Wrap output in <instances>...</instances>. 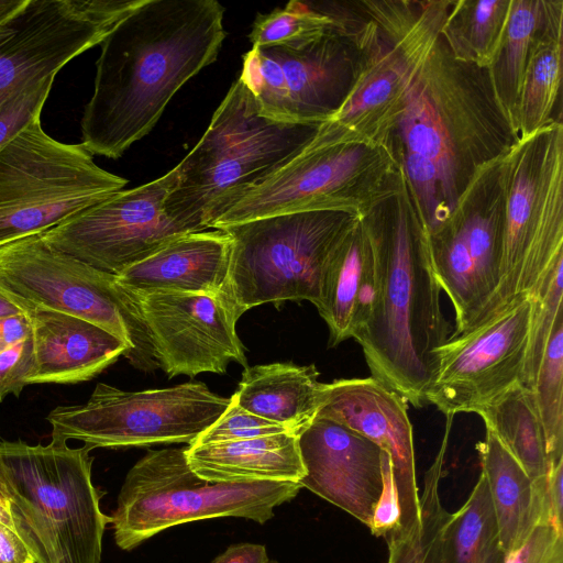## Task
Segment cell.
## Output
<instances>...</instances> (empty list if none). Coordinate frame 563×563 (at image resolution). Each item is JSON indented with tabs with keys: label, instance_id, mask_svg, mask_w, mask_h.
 Listing matches in <instances>:
<instances>
[{
	"label": "cell",
	"instance_id": "25",
	"mask_svg": "<svg viewBox=\"0 0 563 563\" xmlns=\"http://www.w3.org/2000/svg\"><path fill=\"white\" fill-rule=\"evenodd\" d=\"M476 449L488 485L500 547L509 555L523 545L537 526H553L548 474L531 479L488 430Z\"/></svg>",
	"mask_w": 563,
	"mask_h": 563
},
{
	"label": "cell",
	"instance_id": "8",
	"mask_svg": "<svg viewBox=\"0 0 563 563\" xmlns=\"http://www.w3.org/2000/svg\"><path fill=\"white\" fill-rule=\"evenodd\" d=\"M186 446L151 450L128 472L110 516L117 545L130 551L168 528L197 520L240 517L264 523L291 500L300 483H213L188 465Z\"/></svg>",
	"mask_w": 563,
	"mask_h": 563
},
{
	"label": "cell",
	"instance_id": "6",
	"mask_svg": "<svg viewBox=\"0 0 563 563\" xmlns=\"http://www.w3.org/2000/svg\"><path fill=\"white\" fill-rule=\"evenodd\" d=\"M87 445L52 439L0 442V487L14 530L35 563H100L109 516L93 485Z\"/></svg>",
	"mask_w": 563,
	"mask_h": 563
},
{
	"label": "cell",
	"instance_id": "48",
	"mask_svg": "<svg viewBox=\"0 0 563 563\" xmlns=\"http://www.w3.org/2000/svg\"><path fill=\"white\" fill-rule=\"evenodd\" d=\"M18 313L25 312L0 291V318Z\"/></svg>",
	"mask_w": 563,
	"mask_h": 563
},
{
	"label": "cell",
	"instance_id": "36",
	"mask_svg": "<svg viewBox=\"0 0 563 563\" xmlns=\"http://www.w3.org/2000/svg\"><path fill=\"white\" fill-rule=\"evenodd\" d=\"M530 297L528 345L519 384L532 390L555 318L563 309V255L550 266Z\"/></svg>",
	"mask_w": 563,
	"mask_h": 563
},
{
	"label": "cell",
	"instance_id": "19",
	"mask_svg": "<svg viewBox=\"0 0 563 563\" xmlns=\"http://www.w3.org/2000/svg\"><path fill=\"white\" fill-rule=\"evenodd\" d=\"M133 296L159 368L169 378L225 374L231 362L247 367L245 349L235 330L240 316L223 292L155 291Z\"/></svg>",
	"mask_w": 563,
	"mask_h": 563
},
{
	"label": "cell",
	"instance_id": "13",
	"mask_svg": "<svg viewBox=\"0 0 563 563\" xmlns=\"http://www.w3.org/2000/svg\"><path fill=\"white\" fill-rule=\"evenodd\" d=\"M231 404L203 383L140 391L99 383L85 404L58 406L46 420L52 439L78 440L91 450L187 443L214 423Z\"/></svg>",
	"mask_w": 563,
	"mask_h": 563
},
{
	"label": "cell",
	"instance_id": "24",
	"mask_svg": "<svg viewBox=\"0 0 563 563\" xmlns=\"http://www.w3.org/2000/svg\"><path fill=\"white\" fill-rule=\"evenodd\" d=\"M374 285L373 244L364 219L358 218L334 250L323 276L317 309L329 328V346L354 338L365 325Z\"/></svg>",
	"mask_w": 563,
	"mask_h": 563
},
{
	"label": "cell",
	"instance_id": "34",
	"mask_svg": "<svg viewBox=\"0 0 563 563\" xmlns=\"http://www.w3.org/2000/svg\"><path fill=\"white\" fill-rule=\"evenodd\" d=\"M340 27L341 20L322 2L292 0L284 8L257 15L250 41L252 47L296 45L318 40Z\"/></svg>",
	"mask_w": 563,
	"mask_h": 563
},
{
	"label": "cell",
	"instance_id": "40",
	"mask_svg": "<svg viewBox=\"0 0 563 563\" xmlns=\"http://www.w3.org/2000/svg\"><path fill=\"white\" fill-rule=\"evenodd\" d=\"M33 367L32 333L0 351V401L20 396Z\"/></svg>",
	"mask_w": 563,
	"mask_h": 563
},
{
	"label": "cell",
	"instance_id": "5",
	"mask_svg": "<svg viewBox=\"0 0 563 563\" xmlns=\"http://www.w3.org/2000/svg\"><path fill=\"white\" fill-rule=\"evenodd\" d=\"M396 137L398 146L435 166L450 210L475 173L516 141L486 69L455 59L441 36L417 77Z\"/></svg>",
	"mask_w": 563,
	"mask_h": 563
},
{
	"label": "cell",
	"instance_id": "37",
	"mask_svg": "<svg viewBox=\"0 0 563 563\" xmlns=\"http://www.w3.org/2000/svg\"><path fill=\"white\" fill-rule=\"evenodd\" d=\"M394 146V145H393ZM405 173L409 194L419 208L429 232L437 230L450 216L435 166L424 156L395 147Z\"/></svg>",
	"mask_w": 563,
	"mask_h": 563
},
{
	"label": "cell",
	"instance_id": "39",
	"mask_svg": "<svg viewBox=\"0 0 563 563\" xmlns=\"http://www.w3.org/2000/svg\"><path fill=\"white\" fill-rule=\"evenodd\" d=\"M54 80L55 77L43 79L0 109V151L32 120L41 118Z\"/></svg>",
	"mask_w": 563,
	"mask_h": 563
},
{
	"label": "cell",
	"instance_id": "32",
	"mask_svg": "<svg viewBox=\"0 0 563 563\" xmlns=\"http://www.w3.org/2000/svg\"><path fill=\"white\" fill-rule=\"evenodd\" d=\"M506 558L487 481L481 473L467 500L446 521L440 563H506Z\"/></svg>",
	"mask_w": 563,
	"mask_h": 563
},
{
	"label": "cell",
	"instance_id": "15",
	"mask_svg": "<svg viewBox=\"0 0 563 563\" xmlns=\"http://www.w3.org/2000/svg\"><path fill=\"white\" fill-rule=\"evenodd\" d=\"M243 60L239 78L263 115L280 122L321 124L349 92L356 48L346 18L342 27L318 40L252 47Z\"/></svg>",
	"mask_w": 563,
	"mask_h": 563
},
{
	"label": "cell",
	"instance_id": "7",
	"mask_svg": "<svg viewBox=\"0 0 563 563\" xmlns=\"http://www.w3.org/2000/svg\"><path fill=\"white\" fill-rule=\"evenodd\" d=\"M499 166L505 192L500 279L474 327L515 300L531 296L550 266L563 255L561 113L516 140L500 157Z\"/></svg>",
	"mask_w": 563,
	"mask_h": 563
},
{
	"label": "cell",
	"instance_id": "20",
	"mask_svg": "<svg viewBox=\"0 0 563 563\" xmlns=\"http://www.w3.org/2000/svg\"><path fill=\"white\" fill-rule=\"evenodd\" d=\"M317 417L361 433L389 455L400 529L413 527L420 518V501L407 400L372 376L335 379L325 384L324 401Z\"/></svg>",
	"mask_w": 563,
	"mask_h": 563
},
{
	"label": "cell",
	"instance_id": "21",
	"mask_svg": "<svg viewBox=\"0 0 563 563\" xmlns=\"http://www.w3.org/2000/svg\"><path fill=\"white\" fill-rule=\"evenodd\" d=\"M298 444L306 470L301 486L369 528L383 492V450L361 433L320 417L298 434Z\"/></svg>",
	"mask_w": 563,
	"mask_h": 563
},
{
	"label": "cell",
	"instance_id": "33",
	"mask_svg": "<svg viewBox=\"0 0 563 563\" xmlns=\"http://www.w3.org/2000/svg\"><path fill=\"white\" fill-rule=\"evenodd\" d=\"M448 438L449 428L424 475L422 495H419V521L408 530L398 529L384 538L388 545V563H440L443 530L451 515L443 507L439 493Z\"/></svg>",
	"mask_w": 563,
	"mask_h": 563
},
{
	"label": "cell",
	"instance_id": "12",
	"mask_svg": "<svg viewBox=\"0 0 563 563\" xmlns=\"http://www.w3.org/2000/svg\"><path fill=\"white\" fill-rule=\"evenodd\" d=\"M128 180L99 167L80 143L32 120L0 151V246L41 234L120 191Z\"/></svg>",
	"mask_w": 563,
	"mask_h": 563
},
{
	"label": "cell",
	"instance_id": "53",
	"mask_svg": "<svg viewBox=\"0 0 563 563\" xmlns=\"http://www.w3.org/2000/svg\"><path fill=\"white\" fill-rule=\"evenodd\" d=\"M5 347L1 342H0V351Z\"/></svg>",
	"mask_w": 563,
	"mask_h": 563
},
{
	"label": "cell",
	"instance_id": "47",
	"mask_svg": "<svg viewBox=\"0 0 563 563\" xmlns=\"http://www.w3.org/2000/svg\"><path fill=\"white\" fill-rule=\"evenodd\" d=\"M27 3V0H0V25L11 21Z\"/></svg>",
	"mask_w": 563,
	"mask_h": 563
},
{
	"label": "cell",
	"instance_id": "29",
	"mask_svg": "<svg viewBox=\"0 0 563 563\" xmlns=\"http://www.w3.org/2000/svg\"><path fill=\"white\" fill-rule=\"evenodd\" d=\"M544 10L545 0H511L503 37L486 68L495 102L515 139L525 71Z\"/></svg>",
	"mask_w": 563,
	"mask_h": 563
},
{
	"label": "cell",
	"instance_id": "49",
	"mask_svg": "<svg viewBox=\"0 0 563 563\" xmlns=\"http://www.w3.org/2000/svg\"><path fill=\"white\" fill-rule=\"evenodd\" d=\"M15 16L11 21L0 25V43L8 38L13 32Z\"/></svg>",
	"mask_w": 563,
	"mask_h": 563
},
{
	"label": "cell",
	"instance_id": "35",
	"mask_svg": "<svg viewBox=\"0 0 563 563\" xmlns=\"http://www.w3.org/2000/svg\"><path fill=\"white\" fill-rule=\"evenodd\" d=\"M532 394L552 465L563 459V309L552 327Z\"/></svg>",
	"mask_w": 563,
	"mask_h": 563
},
{
	"label": "cell",
	"instance_id": "30",
	"mask_svg": "<svg viewBox=\"0 0 563 563\" xmlns=\"http://www.w3.org/2000/svg\"><path fill=\"white\" fill-rule=\"evenodd\" d=\"M478 415L531 479L548 474L551 464L532 390L517 383Z\"/></svg>",
	"mask_w": 563,
	"mask_h": 563
},
{
	"label": "cell",
	"instance_id": "26",
	"mask_svg": "<svg viewBox=\"0 0 563 563\" xmlns=\"http://www.w3.org/2000/svg\"><path fill=\"white\" fill-rule=\"evenodd\" d=\"M313 364L277 362L246 367L232 395L246 411L298 435L317 417L325 384Z\"/></svg>",
	"mask_w": 563,
	"mask_h": 563
},
{
	"label": "cell",
	"instance_id": "27",
	"mask_svg": "<svg viewBox=\"0 0 563 563\" xmlns=\"http://www.w3.org/2000/svg\"><path fill=\"white\" fill-rule=\"evenodd\" d=\"M190 468L213 483H299L306 474L298 435L285 432L247 440L186 445Z\"/></svg>",
	"mask_w": 563,
	"mask_h": 563
},
{
	"label": "cell",
	"instance_id": "16",
	"mask_svg": "<svg viewBox=\"0 0 563 563\" xmlns=\"http://www.w3.org/2000/svg\"><path fill=\"white\" fill-rule=\"evenodd\" d=\"M178 177L176 166L151 183L85 208L40 235L48 246L117 275L189 233L164 209Z\"/></svg>",
	"mask_w": 563,
	"mask_h": 563
},
{
	"label": "cell",
	"instance_id": "23",
	"mask_svg": "<svg viewBox=\"0 0 563 563\" xmlns=\"http://www.w3.org/2000/svg\"><path fill=\"white\" fill-rule=\"evenodd\" d=\"M231 241L220 229L180 235L117 274L133 294H219L228 277Z\"/></svg>",
	"mask_w": 563,
	"mask_h": 563
},
{
	"label": "cell",
	"instance_id": "14",
	"mask_svg": "<svg viewBox=\"0 0 563 563\" xmlns=\"http://www.w3.org/2000/svg\"><path fill=\"white\" fill-rule=\"evenodd\" d=\"M500 157L475 173L449 218L428 232L435 278L460 325L474 322V327L500 279L505 213Z\"/></svg>",
	"mask_w": 563,
	"mask_h": 563
},
{
	"label": "cell",
	"instance_id": "50",
	"mask_svg": "<svg viewBox=\"0 0 563 563\" xmlns=\"http://www.w3.org/2000/svg\"><path fill=\"white\" fill-rule=\"evenodd\" d=\"M0 523L14 530L13 521L9 510L0 505Z\"/></svg>",
	"mask_w": 563,
	"mask_h": 563
},
{
	"label": "cell",
	"instance_id": "28",
	"mask_svg": "<svg viewBox=\"0 0 563 563\" xmlns=\"http://www.w3.org/2000/svg\"><path fill=\"white\" fill-rule=\"evenodd\" d=\"M563 1L545 0L543 21L533 41L520 96L516 140L542 128L553 111L562 84Z\"/></svg>",
	"mask_w": 563,
	"mask_h": 563
},
{
	"label": "cell",
	"instance_id": "46",
	"mask_svg": "<svg viewBox=\"0 0 563 563\" xmlns=\"http://www.w3.org/2000/svg\"><path fill=\"white\" fill-rule=\"evenodd\" d=\"M31 334V322L26 313L0 318V342L11 345Z\"/></svg>",
	"mask_w": 563,
	"mask_h": 563
},
{
	"label": "cell",
	"instance_id": "45",
	"mask_svg": "<svg viewBox=\"0 0 563 563\" xmlns=\"http://www.w3.org/2000/svg\"><path fill=\"white\" fill-rule=\"evenodd\" d=\"M268 555L262 544L239 543L230 545L211 563H267Z\"/></svg>",
	"mask_w": 563,
	"mask_h": 563
},
{
	"label": "cell",
	"instance_id": "43",
	"mask_svg": "<svg viewBox=\"0 0 563 563\" xmlns=\"http://www.w3.org/2000/svg\"><path fill=\"white\" fill-rule=\"evenodd\" d=\"M0 563H35L15 530L0 523Z\"/></svg>",
	"mask_w": 563,
	"mask_h": 563
},
{
	"label": "cell",
	"instance_id": "51",
	"mask_svg": "<svg viewBox=\"0 0 563 563\" xmlns=\"http://www.w3.org/2000/svg\"><path fill=\"white\" fill-rule=\"evenodd\" d=\"M0 505L8 509V499H7L1 487H0Z\"/></svg>",
	"mask_w": 563,
	"mask_h": 563
},
{
	"label": "cell",
	"instance_id": "38",
	"mask_svg": "<svg viewBox=\"0 0 563 563\" xmlns=\"http://www.w3.org/2000/svg\"><path fill=\"white\" fill-rule=\"evenodd\" d=\"M285 432L288 431L284 427L240 407L231 396V404L227 410L191 445L247 440Z\"/></svg>",
	"mask_w": 563,
	"mask_h": 563
},
{
	"label": "cell",
	"instance_id": "10",
	"mask_svg": "<svg viewBox=\"0 0 563 563\" xmlns=\"http://www.w3.org/2000/svg\"><path fill=\"white\" fill-rule=\"evenodd\" d=\"M0 291L26 314L47 309L90 321L129 346L135 368H159L139 305L117 275L48 246L32 234L0 246Z\"/></svg>",
	"mask_w": 563,
	"mask_h": 563
},
{
	"label": "cell",
	"instance_id": "44",
	"mask_svg": "<svg viewBox=\"0 0 563 563\" xmlns=\"http://www.w3.org/2000/svg\"><path fill=\"white\" fill-rule=\"evenodd\" d=\"M548 498L554 528L563 533V459L548 472Z\"/></svg>",
	"mask_w": 563,
	"mask_h": 563
},
{
	"label": "cell",
	"instance_id": "41",
	"mask_svg": "<svg viewBox=\"0 0 563 563\" xmlns=\"http://www.w3.org/2000/svg\"><path fill=\"white\" fill-rule=\"evenodd\" d=\"M506 563H563V533L551 525L537 526Z\"/></svg>",
	"mask_w": 563,
	"mask_h": 563
},
{
	"label": "cell",
	"instance_id": "18",
	"mask_svg": "<svg viewBox=\"0 0 563 563\" xmlns=\"http://www.w3.org/2000/svg\"><path fill=\"white\" fill-rule=\"evenodd\" d=\"M531 297L515 300L500 313L449 338L437 351V372L427 393L448 418L479 413L520 382L528 345Z\"/></svg>",
	"mask_w": 563,
	"mask_h": 563
},
{
	"label": "cell",
	"instance_id": "52",
	"mask_svg": "<svg viewBox=\"0 0 563 563\" xmlns=\"http://www.w3.org/2000/svg\"><path fill=\"white\" fill-rule=\"evenodd\" d=\"M267 563H278V562L274 561V560H268Z\"/></svg>",
	"mask_w": 563,
	"mask_h": 563
},
{
	"label": "cell",
	"instance_id": "4",
	"mask_svg": "<svg viewBox=\"0 0 563 563\" xmlns=\"http://www.w3.org/2000/svg\"><path fill=\"white\" fill-rule=\"evenodd\" d=\"M318 126L263 115L238 78L202 137L177 165L178 183L165 200V212L189 233L211 229L245 194L298 155Z\"/></svg>",
	"mask_w": 563,
	"mask_h": 563
},
{
	"label": "cell",
	"instance_id": "42",
	"mask_svg": "<svg viewBox=\"0 0 563 563\" xmlns=\"http://www.w3.org/2000/svg\"><path fill=\"white\" fill-rule=\"evenodd\" d=\"M382 470L383 492L376 504L369 530L375 537L385 538L390 532L400 529V509L393 478L390 457L384 451L382 455Z\"/></svg>",
	"mask_w": 563,
	"mask_h": 563
},
{
	"label": "cell",
	"instance_id": "1",
	"mask_svg": "<svg viewBox=\"0 0 563 563\" xmlns=\"http://www.w3.org/2000/svg\"><path fill=\"white\" fill-rule=\"evenodd\" d=\"M216 0H143L99 44L80 120L92 155L117 159L156 125L174 95L213 63L225 38Z\"/></svg>",
	"mask_w": 563,
	"mask_h": 563
},
{
	"label": "cell",
	"instance_id": "11",
	"mask_svg": "<svg viewBox=\"0 0 563 563\" xmlns=\"http://www.w3.org/2000/svg\"><path fill=\"white\" fill-rule=\"evenodd\" d=\"M402 168L393 143H310L220 216L211 229L306 211H340L360 218L395 196Z\"/></svg>",
	"mask_w": 563,
	"mask_h": 563
},
{
	"label": "cell",
	"instance_id": "3",
	"mask_svg": "<svg viewBox=\"0 0 563 563\" xmlns=\"http://www.w3.org/2000/svg\"><path fill=\"white\" fill-rule=\"evenodd\" d=\"M452 1H361L367 20L356 26L352 85L338 110L319 124V144H391L417 77L440 37Z\"/></svg>",
	"mask_w": 563,
	"mask_h": 563
},
{
	"label": "cell",
	"instance_id": "2",
	"mask_svg": "<svg viewBox=\"0 0 563 563\" xmlns=\"http://www.w3.org/2000/svg\"><path fill=\"white\" fill-rule=\"evenodd\" d=\"M363 219L373 244L375 285L369 317L353 339L372 377L421 408L428 405L437 351L448 341L450 324L440 306L428 229L404 169L397 194Z\"/></svg>",
	"mask_w": 563,
	"mask_h": 563
},
{
	"label": "cell",
	"instance_id": "31",
	"mask_svg": "<svg viewBox=\"0 0 563 563\" xmlns=\"http://www.w3.org/2000/svg\"><path fill=\"white\" fill-rule=\"evenodd\" d=\"M511 0H457L448 10L440 36L452 56L486 69L503 37Z\"/></svg>",
	"mask_w": 563,
	"mask_h": 563
},
{
	"label": "cell",
	"instance_id": "17",
	"mask_svg": "<svg viewBox=\"0 0 563 563\" xmlns=\"http://www.w3.org/2000/svg\"><path fill=\"white\" fill-rule=\"evenodd\" d=\"M143 0H27L0 43V109L99 45Z\"/></svg>",
	"mask_w": 563,
	"mask_h": 563
},
{
	"label": "cell",
	"instance_id": "9",
	"mask_svg": "<svg viewBox=\"0 0 563 563\" xmlns=\"http://www.w3.org/2000/svg\"><path fill=\"white\" fill-rule=\"evenodd\" d=\"M360 217L340 211L271 216L224 227L230 261L222 292L241 317L264 303H320L323 276L342 238Z\"/></svg>",
	"mask_w": 563,
	"mask_h": 563
},
{
	"label": "cell",
	"instance_id": "22",
	"mask_svg": "<svg viewBox=\"0 0 563 563\" xmlns=\"http://www.w3.org/2000/svg\"><path fill=\"white\" fill-rule=\"evenodd\" d=\"M33 341L30 384H77L96 377L129 346L85 319L47 309L27 313Z\"/></svg>",
	"mask_w": 563,
	"mask_h": 563
}]
</instances>
